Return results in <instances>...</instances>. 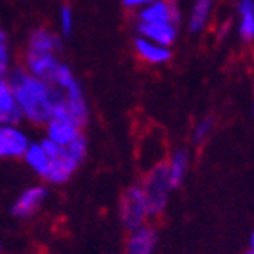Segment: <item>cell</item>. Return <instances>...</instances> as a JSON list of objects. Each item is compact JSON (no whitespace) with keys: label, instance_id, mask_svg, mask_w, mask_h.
Here are the masks:
<instances>
[{"label":"cell","instance_id":"9a60e30c","mask_svg":"<svg viewBox=\"0 0 254 254\" xmlns=\"http://www.w3.org/2000/svg\"><path fill=\"white\" fill-rule=\"evenodd\" d=\"M62 48L60 37H57L53 31L38 27L29 35V49L27 51H37V53H57Z\"/></svg>","mask_w":254,"mask_h":254},{"label":"cell","instance_id":"ffe728a7","mask_svg":"<svg viewBox=\"0 0 254 254\" xmlns=\"http://www.w3.org/2000/svg\"><path fill=\"white\" fill-rule=\"evenodd\" d=\"M65 151H67V154L76 162V164L78 165L82 164L85 160V156H87V140H85L84 134L80 132L73 142L69 143V145H65Z\"/></svg>","mask_w":254,"mask_h":254},{"label":"cell","instance_id":"7a4b0ae2","mask_svg":"<svg viewBox=\"0 0 254 254\" xmlns=\"http://www.w3.org/2000/svg\"><path fill=\"white\" fill-rule=\"evenodd\" d=\"M140 189H142L143 200H145L149 218L162 216V212L165 211L167 201H169V192L173 190V187L169 184L167 164L165 162L154 164L147 171V175L143 178Z\"/></svg>","mask_w":254,"mask_h":254},{"label":"cell","instance_id":"2e32d148","mask_svg":"<svg viewBox=\"0 0 254 254\" xmlns=\"http://www.w3.org/2000/svg\"><path fill=\"white\" fill-rule=\"evenodd\" d=\"M165 164H167L171 187L176 189V187L184 182L187 171H189V153H187V149H184V147L176 149L175 153L171 154L169 162H165Z\"/></svg>","mask_w":254,"mask_h":254},{"label":"cell","instance_id":"6da1fadb","mask_svg":"<svg viewBox=\"0 0 254 254\" xmlns=\"http://www.w3.org/2000/svg\"><path fill=\"white\" fill-rule=\"evenodd\" d=\"M9 84L15 100L20 107L22 118L33 124H46L51 111L53 100V84L38 80L27 74L24 69H15L9 74Z\"/></svg>","mask_w":254,"mask_h":254},{"label":"cell","instance_id":"44dd1931","mask_svg":"<svg viewBox=\"0 0 254 254\" xmlns=\"http://www.w3.org/2000/svg\"><path fill=\"white\" fill-rule=\"evenodd\" d=\"M212 127H214V120L211 117L201 118L200 122L196 124V127L192 129V142L196 145H201L203 142H207V138L211 136Z\"/></svg>","mask_w":254,"mask_h":254},{"label":"cell","instance_id":"ac0fdd59","mask_svg":"<svg viewBox=\"0 0 254 254\" xmlns=\"http://www.w3.org/2000/svg\"><path fill=\"white\" fill-rule=\"evenodd\" d=\"M240 26L238 33L244 42H251L254 38V2L253 0H240L238 2Z\"/></svg>","mask_w":254,"mask_h":254},{"label":"cell","instance_id":"7c38bea8","mask_svg":"<svg viewBox=\"0 0 254 254\" xmlns=\"http://www.w3.org/2000/svg\"><path fill=\"white\" fill-rule=\"evenodd\" d=\"M46 132L48 140L60 147H65L80 134V127L71 118H49L46 122Z\"/></svg>","mask_w":254,"mask_h":254},{"label":"cell","instance_id":"d4e9b609","mask_svg":"<svg viewBox=\"0 0 254 254\" xmlns=\"http://www.w3.org/2000/svg\"><path fill=\"white\" fill-rule=\"evenodd\" d=\"M151 2H154V0H122V4L126 5L127 9H142Z\"/></svg>","mask_w":254,"mask_h":254},{"label":"cell","instance_id":"8fae6325","mask_svg":"<svg viewBox=\"0 0 254 254\" xmlns=\"http://www.w3.org/2000/svg\"><path fill=\"white\" fill-rule=\"evenodd\" d=\"M138 37L145 38L149 42H154L164 48H171L178 38V26L175 24H136Z\"/></svg>","mask_w":254,"mask_h":254},{"label":"cell","instance_id":"8992f818","mask_svg":"<svg viewBox=\"0 0 254 254\" xmlns=\"http://www.w3.org/2000/svg\"><path fill=\"white\" fill-rule=\"evenodd\" d=\"M29 138L16 126H0V158H22Z\"/></svg>","mask_w":254,"mask_h":254},{"label":"cell","instance_id":"4316f807","mask_svg":"<svg viewBox=\"0 0 254 254\" xmlns=\"http://www.w3.org/2000/svg\"><path fill=\"white\" fill-rule=\"evenodd\" d=\"M244 254H254V249H253V247H249V249L245 251V253H244Z\"/></svg>","mask_w":254,"mask_h":254},{"label":"cell","instance_id":"484cf974","mask_svg":"<svg viewBox=\"0 0 254 254\" xmlns=\"http://www.w3.org/2000/svg\"><path fill=\"white\" fill-rule=\"evenodd\" d=\"M0 42H5V33L2 27H0Z\"/></svg>","mask_w":254,"mask_h":254},{"label":"cell","instance_id":"d6986e66","mask_svg":"<svg viewBox=\"0 0 254 254\" xmlns=\"http://www.w3.org/2000/svg\"><path fill=\"white\" fill-rule=\"evenodd\" d=\"M22 158H26V164L31 167L38 176L46 178L49 171V158L48 154L44 153V149L40 147V143H29V147L26 149V153Z\"/></svg>","mask_w":254,"mask_h":254},{"label":"cell","instance_id":"f1b7e54d","mask_svg":"<svg viewBox=\"0 0 254 254\" xmlns=\"http://www.w3.org/2000/svg\"><path fill=\"white\" fill-rule=\"evenodd\" d=\"M0 80H2V78H0Z\"/></svg>","mask_w":254,"mask_h":254},{"label":"cell","instance_id":"e0dca14e","mask_svg":"<svg viewBox=\"0 0 254 254\" xmlns=\"http://www.w3.org/2000/svg\"><path fill=\"white\" fill-rule=\"evenodd\" d=\"M212 11H214V0H196L189 15V31H203L211 22Z\"/></svg>","mask_w":254,"mask_h":254},{"label":"cell","instance_id":"3957f363","mask_svg":"<svg viewBox=\"0 0 254 254\" xmlns=\"http://www.w3.org/2000/svg\"><path fill=\"white\" fill-rule=\"evenodd\" d=\"M118 214H120L122 225L129 233L145 225V222L149 220V214L140 186H131L124 190L120 203H118Z\"/></svg>","mask_w":254,"mask_h":254},{"label":"cell","instance_id":"4fadbf2b","mask_svg":"<svg viewBox=\"0 0 254 254\" xmlns=\"http://www.w3.org/2000/svg\"><path fill=\"white\" fill-rule=\"evenodd\" d=\"M22 118L20 107L5 80H0V126H18Z\"/></svg>","mask_w":254,"mask_h":254},{"label":"cell","instance_id":"7402d4cb","mask_svg":"<svg viewBox=\"0 0 254 254\" xmlns=\"http://www.w3.org/2000/svg\"><path fill=\"white\" fill-rule=\"evenodd\" d=\"M73 82H74V76H73V73H71V69H69L65 64H60L59 69L55 71L51 84H53L55 87H59V89L65 91Z\"/></svg>","mask_w":254,"mask_h":254},{"label":"cell","instance_id":"ba28073f","mask_svg":"<svg viewBox=\"0 0 254 254\" xmlns=\"http://www.w3.org/2000/svg\"><path fill=\"white\" fill-rule=\"evenodd\" d=\"M64 100H65V106H67V111L73 118V122L78 127H84L89 120V107H87L84 91L76 80L64 91Z\"/></svg>","mask_w":254,"mask_h":254},{"label":"cell","instance_id":"277c9868","mask_svg":"<svg viewBox=\"0 0 254 254\" xmlns=\"http://www.w3.org/2000/svg\"><path fill=\"white\" fill-rule=\"evenodd\" d=\"M38 143H40V147L44 149V153L48 154L49 158V171L46 175V180L49 184H57V186L65 184L74 175V171L78 169V164L69 156L65 147H60V145L53 143L48 138H44L42 142Z\"/></svg>","mask_w":254,"mask_h":254},{"label":"cell","instance_id":"30bf717a","mask_svg":"<svg viewBox=\"0 0 254 254\" xmlns=\"http://www.w3.org/2000/svg\"><path fill=\"white\" fill-rule=\"evenodd\" d=\"M156 244H158V231L153 225L145 223L131 233L124 254H154Z\"/></svg>","mask_w":254,"mask_h":254},{"label":"cell","instance_id":"83f0119b","mask_svg":"<svg viewBox=\"0 0 254 254\" xmlns=\"http://www.w3.org/2000/svg\"><path fill=\"white\" fill-rule=\"evenodd\" d=\"M0 251H2V244H0Z\"/></svg>","mask_w":254,"mask_h":254},{"label":"cell","instance_id":"5b68a950","mask_svg":"<svg viewBox=\"0 0 254 254\" xmlns=\"http://www.w3.org/2000/svg\"><path fill=\"white\" fill-rule=\"evenodd\" d=\"M138 22L142 24H180V9L176 0H154L138 11Z\"/></svg>","mask_w":254,"mask_h":254},{"label":"cell","instance_id":"9c48e42d","mask_svg":"<svg viewBox=\"0 0 254 254\" xmlns=\"http://www.w3.org/2000/svg\"><path fill=\"white\" fill-rule=\"evenodd\" d=\"M46 198H48V189H46V187L33 186L18 196V200L15 201L11 212H13V216H16V218H29L40 209V205L46 201Z\"/></svg>","mask_w":254,"mask_h":254},{"label":"cell","instance_id":"cb8c5ba5","mask_svg":"<svg viewBox=\"0 0 254 254\" xmlns=\"http://www.w3.org/2000/svg\"><path fill=\"white\" fill-rule=\"evenodd\" d=\"M9 71V49L5 42H0V78Z\"/></svg>","mask_w":254,"mask_h":254},{"label":"cell","instance_id":"603a6c76","mask_svg":"<svg viewBox=\"0 0 254 254\" xmlns=\"http://www.w3.org/2000/svg\"><path fill=\"white\" fill-rule=\"evenodd\" d=\"M59 22H60V31H62V35H65V37H69V35L73 33L74 18H73V11L69 9L67 5H62V7H60Z\"/></svg>","mask_w":254,"mask_h":254},{"label":"cell","instance_id":"52a82bcc","mask_svg":"<svg viewBox=\"0 0 254 254\" xmlns=\"http://www.w3.org/2000/svg\"><path fill=\"white\" fill-rule=\"evenodd\" d=\"M60 62L55 53H37V51H27L26 53V71L27 74H31L35 78L49 82L53 80L55 71L59 69Z\"/></svg>","mask_w":254,"mask_h":254},{"label":"cell","instance_id":"5bb4252c","mask_svg":"<svg viewBox=\"0 0 254 254\" xmlns=\"http://www.w3.org/2000/svg\"><path fill=\"white\" fill-rule=\"evenodd\" d=\"M134 51L140 59L149 64H165L173 57L171 48H164V46H158L154 42H149L142 37L134 38Z\"/></svg>","mask_w":254,"mask_h":254}]
</instances>
